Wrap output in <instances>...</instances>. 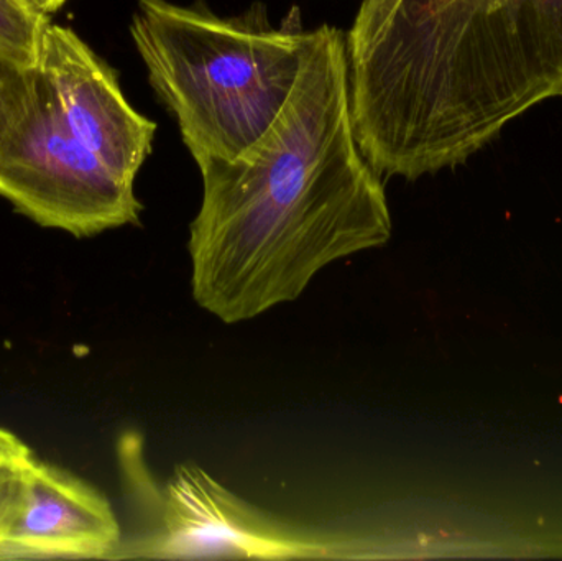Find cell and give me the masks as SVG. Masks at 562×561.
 I'll return each mask as SVG.
<instances>
[{
  "instance_id": "cell-2",
  "label": "cell",
  "mask_w": 562,
  "mask_h": 561,
  "mask_svg": "<svg viewBox=\"0 0 562 561\" xmlns=\"http://www.w3.org/2000/svg\"><path fill=\"white\" fill-rule=\"evenodd\" d=\"M347 58L360 152L418 180L562 98V0H398Z\"/></svg>"
},
{
  "instance_id": "cell-10",
  "label": "cell",
  "mask_w": 562,
  "mask_h": 561,
  "mask_svg": "<svg viewBox=\"0 0 562 561\" xmlns=\"http://www.w3.org/2000/svg\"><path fill=\"white\" fill-rule=\"evenodd\" d=\"M396 2L398 0H362L352 29L346 36L347 48L367 42L382 26Z\"/></svg>"
},
{
  "instance_id": "cell-3",
  "label": "cell",
  "mask_w": 562,
  "mask_h": 561,
  "mask_svg": "<svg viewBox=\"0 0 562 561\" xmlns=\"http://www.w3.org/2000/svg\"><path fill=\"white\" fill-rule=\"evenodd\" d=\"M131 33L200 164L234 160L269 131L296 82L306 30L296 9L273 26L262 5L224 19L204 5L137 0Z\"/></svg>"
},
{
  "instance_id": "cell-12",
  "label": "cell",
  "mask_w": 562,
  "mask_h": 561,
  "mask_svg": "<svg viewBox=\"0 0 562 561\" xmlns=\"http://www.w3.org/2000/svg\"><path fill=\"white\" fill-rule=\"evenodd\" d=\"M35 458L32 450L20 438L0 428V463L23 467Z\"/></svg>"
},
{
  "instance_id": "cell-5",
  "label": "cell",
  "mask_w": 562,
  "mask_h": 561,
  "mask_svg": "<svg viewBox=\"0 0 562 561\" xmlns=\"http://www.w3.org/2000/svg\"><path fill=\"white\" fill-rule=\"evenodd\" d=\"M157 500L158 526L132 546L138 559H344L359 542L283 523L193 463L178 464Z\"/></svg>"
},
{
  "instance_id": "cell-9",
  "label": "cell",
  "mask_w": 562,
  "mask_h": 561,
  "mask_svg": "<svg viewBox=\"0 0 562 561\" xmlns=\"http://www.w3.org/2000/svg\"><path fill=\"white\" fill-rule=\"evenodd\" d=\"M38 79V69L0 53V144L35 104Z\"/></svg>"
},
{
  "instance_id": "cell-8",
  "label": "cell",
  "mask_w": 562,
  "mask_h": 561,
  "mask_svg": "<svg viewBox=\"0 0 562 561\" xmlns=\"http://www.w3.org/2000/svg\"><path fill=\"white\" fill-rule=\"evenodd\" d=\"M48 15L26 0H0V53L26 68H36Z\"/></svg>"
},
{
  "instance_id": "cell-6",
  "label": "cell",
  "mask_w": 562,
  "mask_h": 561,
  "mask_svg": "<svg viewBox=\"0 0 562 561\" xmlns=\"http://www.w3.org/2000/svg\"><path fill=\"white\" fill-rule=\"evenodd\" d=\"M36 69L72 134L119 177L135 183L151 154L157 124L128 104L114 69L75 30L53 22L43 33Z\"/></svg>"
},
{
  "instance_id": "cell-13",
  "label": "cell",
  "mask_w": 562,
  "mask_h": 561,
  "mask_svg": "<svg viewBox=\"0 0 562 561\" xmlns=\"http://www.w3.org/2000/svg\"><path fill=\"white\" fill-rule=\"evenodd\" d=\"M26 2L40 12L45 13V15H52L53 12L65 5L66 0H26Z\"/></svg>"
},
{
  "instance_id": "cell-4",
  "label": "cell",
  "mask_w": 562,
  "mask_h": 561,
  "mask_svg": "<svg viewBox=\"0 0 562 561\" xmlns=\"http://www.w3.org/2000/svg\"><path fill=\"white\" fill-rule=\"evenodd\" d=\"M0 197L33 223L75 237L138 224L144 210L135 183L72 134L42 75L35 104L0 144Z\"/></svg>"
},
{
  "instance_id": "cell-1",
  "label": "cell",
  "mask_w": 562,
  "mask_h": 561,
  "mask_svg": "<svg viewBox=\"0 0 562 561\" xmlns=\"http://www.w3.org/2000/svg\"><path fill=\"white\" fill-rule=\"evenodd\" d=\"M198 168L191 289L227 325L294 302L324 267L392 237L385 188L353 128L346 35L334 26L304 35L293 91L260 141Z\"/></svg>"
},
{
  "instance_id": "cell-11",
  "label": "cell",
  "mask_w": 562,
  "mask_h": 561,
  "mask_svg": "<svg viewBox=\"0 0 562 561\" xmlns=\"http://www.w3.org/2000/svg\"><path fill=\"white\" fill-rule=\"evenodd\" d=\"M25 467V464H23ZM23 467L0 463V549L22 491Z\"/></svg>"
},
{
  "instance_id": "cell-7",
  "label": "cell",
  "mask_w": 562,
  "mask_h": 561,
  "mask_svg": "<svg viewBox=\"0 0 562 561\" xmlns=\"http://www.w3.org/2000/svg\"><path fill=\"white\" fill-rule=\"evenodd\" d=\"M121 539L111 504L94 487L38 458L23 467L22 491L0 552L109 559Z\"/></svg>"
}]
</instances>
